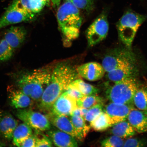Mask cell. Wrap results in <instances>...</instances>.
<instances>
[{
    "label": "cell",
    "instance_id": "obj_1",
    "mask_svg": "<svg viewBox=\"0 0 147 147\" xmlns=\"http://www.w3.org/2000/svg\"><path fill=\"white\" fill-rule=\"evenodd\" d=\"M76 69L67 62H60L53 69L50 82L43 92L38 107L50 111L54 102L74 81L78 78Z\"/></svg>",
    "mask_w": 147,
    "mask_h": 147
},
{
    "label": "cell",
    "instance_id": "obj_2",
    "mask_svg": "<svg viewBox=\"0 0 147 147\" xmlns=\"http://www.w3.org/2000/svg\"><path fill=\"white\" fill-rule=\"evenodd\" d=\"M53 69L47 66L18 73L15 78L16 87L32 100L39 102L50 82Z\"/></svg>",
    "mask_w": 147,
    "mask_h": 147
},
{
    "label": "cell",
    "instance_id": "obj_3",
    "mask_svg": "<svg viewBox=\"0 0 147 147\" xmlns=\"http://www.w3.org/2000/svg\"><path fill=\"white\" fill-rule=\"evenodd\" d=\"M79 9L71 2L64 1L57 14L59 26L68 42L76 39L80 35L82 18Z\"/></svg>",
    "mask_w": 147,
    "mask_h": 147
},
{
    "label": "cell",
    "instance_id": "obj_4",
    "mask_svg": "<svg viewBox=\"0 0 147 147\" xmlns=\"http://www.w3.org/2000/svg\"><path fill=\"white\" fill-rule=\"evenodd\" d=\"M142 63L139 56L133 49L124 45L110 49L104 57L102 65L106 72L116 69L140 70Z\"/></svg>",
    "mask_w": 147,
    "mask_h": 147
},
{
    "label": "cell",
    "instance_id": "obj_5",
    "mask_svg": "<svg viewBox=\"0 0 147 147\" xmlns=\"http://www.w3.org/2000/svg\"><path fill=\"white\" fill-rule=\"evenodd\" d=\"M147 18L145 15L137 13L131 10L125 12L116 24L119 38L123 45L132 48L137 31Z\"/></svg>",
    "mask_w": 147,
    "mask_h": 147
},
{
    "label": "cell",
    "instance_id": "obj_6",
    "mask_svg": "<svg viewBox=\"0 0 147 147\" xmlns=\"http://www.w3.org/2000/svg\"><path fill=\"white\" fill-rule=\"evenodd\" d=\"M139 85L136 78H129L115 82L107 89V98L116 103L133 104L134 95Z\"/></svg>",
    "mask_w": 147,
    "mask_h": 147
},
{
    "label": "cell",
    "instance_id": "obj_7",
    "mask_svg": "<svg viewBox=\"0 0 147 147\" xmlns=\"http://www.w3.org/2000/svg\"><path fill=\"white\" fill-rule=\"evenodd\" d=\"M107 16V11H103L88 28L86 36L88 47L96 45L107 36L109 29Z\"/></svg>",
    "mask_w": 147,
    "mask_h": 147
},
{
    "label": "cell",
    "instance_id": "obj_8",
    "mask_svg": "<svg viewBox=\"0 0 147 147\" xmlns=\"http://www.w3.org/2000/svg\"><path fill=\"white\" fill-rule=\"evenodd\" d=\"M16 115L18 119L35 131H48L51 129V123L46 115L31 109H18Z\"/></svg>",
    "mask_w": 147,
    "mask_h": 147
},
{
    "label": "cell",
    "instance_id": "obj_9",
    "mask_svg": "<svg viewBox=\"0 0 147 147\" xmlns=\"http://www.w3.org/2000/svg\"><path fill=\"white\" fill-rule=\"evenodd\" d=\"M36 16L20 8L13 2L0 18V30L9 25L32 22Z\"/></svg>",
    "mask_w": 147,
    "mask_h": 147
},
{
    "label": "cell",
    "instance_id": "obj_10",
    "mask_svg": "<svg viewBox=\"0 0 147 147\" xmlns=\"http://www.w3.org/2000/svg\"><path fill=\"white\" fill-rule=\"evenodd\" d=\"M76 101L64 92L54 102L49 113L60 115L70 116L74 110L78 107Z\"/></svg>",
    "mask_w": 147,
    "mask_h": 147
},
{
    "label": "cell",
    "instance_id": "obj_11",
    "mask_svg": "<svg viewBox=\"0 0 147 147\" xmlns=\"http://www.w3.org/2000/svg\"><path fill=\"white\" fill-rule=\"evenodd\" d=\"M76 70L79 76L91 82L101 80L106 72L102 64L95 62L82 64L77 67Z\"/></svg>",
    "mask_w": 147,
    "mask_h": 147
},
{
    "label": "cell",
    "instance_id": "obj_12",
    "mask_svg": "<svg viewBox=\"0 0 147 147\" xmlns=\"http://www.w3.org/2000/svg\"><path fill=\"white\" fill-rule=\"evenodd\" d=\"M134 108L132 104H123L111 102L104 108V111L109 116L115 125L127 120L130 111Z\"/></svg>",
    "mask_w": 147,
    "mask_h": 147
},
{
    "label": "cell",
    "instance_id": "obj_13",
    "mask_svg": "<svg viewBox=\"0 0 147 147\" xmlns=\"http://www.w3.org/2000/svg\"><path fill=\"white\" fill-rule=\"evenodd\" d=\"M27 35L26 29L22 26H12L4 34L3 38L16 51L22 45Z\"/></svg>",
    "mask_w": 147,
    "mask_h": 147
},
{
    "label": "cell",
    "instance_id": "obj_14",
    "mask_svg": "<svg viewBox=\"0 0 147 147\" xmlns=\"http://www.w3.org/2000/svg\"><path fill=\"white\" fill-rule=\"evenodd\" d=\"M46 116L51 124L58 129L81 141L80 137L74 127L70 119L67 116L55 115L50 112Z\"/></svg>",
    "mask_w": 147,
    "mask_h": 147
},
{
    "label": "cell",
    "instance_id": "obj_15",
    "mask_svg": "<svg viewBox=\"0 0 147 147\" xmlns=\"http://www.w3.org/2000/svg\"><path fill=\"white\" fill-rule=\"evenodd\" d=\"M18 125L17 120L8 112L0 111V136L7 140H12L15 130Z\"/></svg>",
    "mask_w": 147,
    "mask_h": 147
},
{
    "label": "cell",
    "instance_id": "obj_16",
    "mask_svg": "<svg viewBox=\"0 0 147 147\" xmlns=\"http://www.w3.org/2000/svg\"><path fill=\"white\" fill-rule=\"evenodd\" d=\"M47 134L55 146L60 147H76L78 143L72 136L59 129L49 130Z\"/></svg>",
    "mask_w": 147,
    "mask_h": 147
},
{
    "label": "cell",
    "instance_id": "obj_17",
    "mask_svg": "<svg viewBox=\"0 0 147 147\" xmlns=\"http://www.w3.org/2000/svg\"><path fill=\"white\" fill-rule=\"evenodd\" d=\"M127 120L136 132H147V111L134 108L130 111Z\"/></svg>",
    "mask_w": 147,
    "mask_h": 147
},
{
    "label": "cell",
    "instance_id": "obj_18",
    "mask_svg": "<svg viewBox=\"0 0 147 147\" xmlns=\"http://www.w3.org/2000/svg\"><path fill=\"white\" fill-rule=\"evenodd\" d=\"M9 98L11 106L16 109H25L32 103V99L18 88L9 87Z\"/></svg>",
    "mask_w": 147,
    "mask_h": 147
},
{
    "label": "cell",
    "instance_id": "obj_19",
    "mask_svg": "<svg viewBox=\"0 0 147 147\" xmlns=\"http://www.w3.org/2000/svg\"><path fill=\"white\" fill-rule=\"evenodd\" d=\"M50 1L51 0H15L13 2L26 11L36 15L45 6H48Z\"/></svg>",
    "mask_w": 147,
    "mask_h": 147
},
{
    "label": "cell",
    "instance_id": "obj_20",
    "mask_svg": "<svg viewBox=\"0 0 147 147\" xmlns=\"http://www.w3.org/2000/svg\"><path fill=\"white\" fill-rule=\"evenodd\" d=\"M32 134V129L28 125L24 123L18 125L13 135V143L16 146L21 147L24 141Z\"/></svg>",
    "mask_w": 147,
    "mask_h": 147
},
{
    "label": "cell",
    "instance_id": "obj_21",
    "mask_svg": "<svg viewBox=\"0 0 147 147\" xmlns=\"http://www.w3.org/2000/svg\"><path fill=\"white\" fill-rule=\"evenodd\" d=\"M110 132L113 135L121 138H125L135 135L136 131L133 127L126 120L114 125Z\"/></svg>",
    "mask_w": 147,
    "mask_h": 147
},
{
    "label": "cell",
    "instance_id": "obj_22",
    "mask_svg": "<svg viewBox=\"0 0 147 147\" xmlns=\"http://www.w3.org/2000/svg\"><path fill=\"white\" fill-rule=\"evenodd\" d=\"M90 123L91 127L95 131L98 132L105 131L114 125L109 116L104 111Z\"/></svg>",
    "mask_w": 147,
    "mask_h": 147
},
{
    "label": "cell",
    "instance_id": "obj_23",
    "mask_svg": "<svg viewBox=\"0 0 147 147\" xmlns=\"http://www.w3.org/2000/svg\"><path fill=\"white\" fill-rule=\"evenodd\" d=\"M69 119L80 137L81 141H82L89 133L91 128L90 126L88 125L85 119L82 117L70 115Z\"/></svg>",
    "mask_w": 147,
    "mask_h": 147
},
{
    "label": "cell",
    "instance_id": "obj_24",
    "mask_svg": "<svg viewBox=\"0 0 147 147\" xmlns=\"http://www.w3.org/2000/svg\"><path fill=\"white\" fill-rule=\"evenodd\" d=\"M69 86L78 90L84 96L97 95L100 92L98 88L79 78L74 81Z\"/></svg>",
    "mask_w": 147,
    "mask_h": 147
},
{
    "label": "cell",
    "instance_id": "obj_25",
    "mask_svg": "<svg viewBox=\"0 0 147 147\" xmlns=\"http://www.w3.org/2000/svg\"><path fill=\"white\" fill-rule=\"evenodd\" d=\"M133 104L137 109L147 111V88H138L134 95Z\"/></svg>",
    "mask_w": 147,
    "mask_h": 147
},
{
    "label": "cell",
    "instance_id": "obj_26",
    "mask_svg": "<svg viewBox=\"0 0 147 147\" xmlns=\"http://www.w3.org/2000/svg\"><path fill=\"white\" fill-rule=\"evenodd\" d=\"M78 107L89 108L97 105L104 104L103 99L97 95L84 96L76 101Z\"/></svg>",
    "mask_w": 147,
    "mask_h": 147
},
{
    "label": "cell",
    "instance_id": "obj_27",
    "mask_svg": "<svg viewBox=\"0 0 147 147\" xmlns=\"http://www.w3.org/2000/svg\"><path fill=\"white\" fill-rule=\"evenodd\" d=\"M15 51L3 38L0 40V62H6L11 59Z\"/></svg>",
    "mask_w": 147,
    "mask_h": 147
},
{
    "label": "cell",
    "instance_id": "obj_28",
    "mask_svg": "<svg viewBox=\"0 0 147 147\" xmlns=\"http://www.w3.org/2000/svg\"><path fill=\"white\" fill-rule=\"evenodd\" d=\"M71 2L79 9L91 12L94 8L95 0H64Z\"/></svg>",
    "mask_w": 147,
    "mask_h": 147
},
{
    "label": "cell",
    "instance_id": "obj_29",
    "mask_svg": "<svg viewBox=\"0 0 147 147\" xmlns=\"http://www.w3.org/2000/svg\"><path fill=\"white\" fill-rule=\"evenodd\" d=\"M124 142L122 138L113 135L101 141V145L103 147H123Z\"/></svg>",
    "mask_w": 147,
    "mask_h": 147
},
{
    "label": "cell",
    "instance_id": "obj_30",
    "mask_svg": "<svg viewBox=\"0 0 147 147\" xmlns=\"http://www.w3.org/2000/svg\"><path fill=\"white\" fill-rule=\"evenodd\" d=\"M103 106L104 104H99L89 108L84 117V119L87 122H91L104 111Z\"/></svg>",
    "mask_w": 147,
    "mask_h": 147
},
{
    "label": "cell",
    "instance_id": "obj_31",
    "mask_svg": "<svg viewBox=\"0 0 147 147\" xmlns=\"http://www.w3.org/2000/svg\"><path fill=\"white\" fill-rule=\"evenodd\" d=\"M36 139V147H52L53 143L48 136L40 131H36L34 134Z\"/></svg>",
    "mask_w": 147,
    "mask_h": 147
},
{
    "label": "cell",
    "instance_id": "obj_32",
    "mask_svg": "<svg viewBox=\"0 0 147 147\" xmlns=\"http://www.w3.org/2000/svg\"><path fill=\"white\" fill-rule=\"evenodd\" d=\"M147 143V141L144 139L131 138L125 141L123 147H144L146 146Z\"/></svg>",
    "mask_w": 147,
    "mask_h": 147
},
{
    "label": "cell",
    "instance_id": "obj_33",
    "mask_svg": "<svg viewBox=\"0 0 147 147\" xmlns=\"http://www.w3.org/2000/svg\"><path fill=\"white\" fill-rule=\"evenodd\" d=\"M69 94L76 100L82 98L84 95L75 88L69 86L65 91Z\"/></svg>",
    "mask_w": 147,
    "mask_h": 147
},
{
    "label": "cell",
    "instance_id": "obj_34",
    "mask_svg": "<svg viewBox=\"0 0 147 147\" xmlns=\"http://www.w3.org/2000/svg\"><path fill=\"white\" fill-rule=\"evenodd\" d=\"M21 147H36V139L34 134H32L21 145Z\"/></svg>",
    "mask_w": 147,
    "mask_h": 147
},
{
    "label": "cell",
    "instance_id": "obj_35",
    "mask_svg": "<svg viewBox=\"0 0 147 147\" xmlns=\"http://www.w3.org/2000/svg\"><path fill=\"white\" fill-rule=\"evenodd\" d=\"M70 115L77 116L82 117L81 108L78 107L76 108L72 112Z\"/></svg>",
    "mask_w": 147,
    "mask_h": 147
},
{
    "label": "cell",
    "instance_id": "obj_36",
    "mask_svg": "<svg viewBox=\"0 0 147 147\" xmlns=\"http://www.w3.org/2000/svg\"><path fill=\"white\" fill-rule=\"evenodd\" d=\"M53 6L54 8H58L60 6L61 0H51Z\"/></svg>",
    "mask_w": 147,
    "mask_h": 147
}]
</instances>
